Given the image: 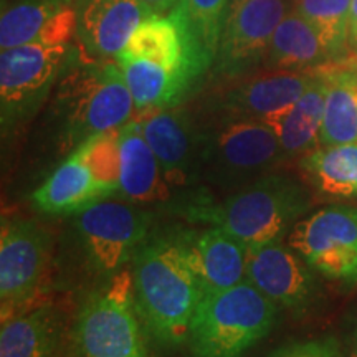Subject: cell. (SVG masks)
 <instances>
[{
    "label": "cell",
    "mask_w": 357,
    "mask_h": 357,
    "mask_svg": "<svg viewBox=\"0 0 357 357\" xmlns=\"http://www.w3.org/2000/svg\"><path fill=\"white\" fill-rule=\"evenodd\" d=\"M136 307L151 341L162 349L185 346L202 300L184 230L153 234L131 261Z\"/></svg>",
    "instance_id": "cell-1"
},
{
    "label": "cell",
    "mask_w": 357,
    "mask_h": 357,
    "mask_svg": "<svg viewBox=\"0 0 357 357\" xmlns=\"http://www.w3.org/2000/svg\"><path fill=\"white\" fill-rule=\"evenodd\" d=\"M60 147L73 153L89 137L119 129L134 118V101L119 63L84 55L75 45L52 93Z\"/></svg>",
    "instance_id": "cell-2"
},
{
    "label": "cell",
    "mask_w": 357,
    "mask_h": 357,
    "mask_svg": "<svg viewBox=\"0 0 357 357\" xmlns=\"http://www.w3.org/2000/svg\"><path fill=\"white\" fill-rule=\"evenodd\" d=\"M312 197L306 185L283 174L270 172L220 202L205 195L181 202L177 215L195 223L220 227L248 248L287 240L294 225L311 212Z\"/></svg>",
    "instance_id": "cell-3"
},
{
    "label": "cell",
    "mask_w": 357,
    "mask_h": 357,
    "mask_svg": "<svg viewBox=\"0 0 357 357\" xmlns=\"http://www.w3.org/2000/svg\"><path fill=\"white\" fill-rule=\"evenodd\" d=\"M280 310L248 280L204 296L187 334V357H243L275 328Z\"/></svg>",
    "instance_id": "cell-4"
},
{
    "label": "cell",
    "mask_w": 357,
    "mask_h": 357,
    "mask_svg": "<svg viewBox=\"0 0 357 357\" xmlns=\"http://www.w3.org/2000/svg\"><path fill=\"white\" fill-rule=\"evenodd\" d=\"M149 341L128 266L84 298L71 328L70 357H153Z\"/></svg>",
    "instance_id": "cell-5"
},
{
    "label": "cell",
    "mask_w": 357,
    "mask_h": 357,
    "mask_svg": "<svg viewBox=\"0 0 357 357\" xmlns=\"http://www.w3.org/2000/svg\"><path fill=\"white\" fill-rule=\"evenodd\" d=\"M284 158L273 129L258 119H213L204 124L199 182L230 192L273 172Z\"/></svg>",
    "instance_id": "cell-6"
},
{
    "label": "cell",
    "mask_w": 357,
    "mask_h": 357,
    "mask_svg": "<svg viewBox=\"0 0 357 357\" xmlns=\"http://www.w3.org/2000/svg\"><path fill=\"white\" fill-rule=\"evenodd\" d=\"M73 229L84 270L98 284L131 266L136 252L153 231L151 213L121 199L88 205L75 213Z\"/></svg>",
    "instance_id": "cell-7"
},
{
    "label": "cell",
    "mask_w": 357,
    "mask_h": 357,
    "mask_svg": "<svg viewBox=\"0 0 357 357\" xmlns=\"http://www.w3.org/2000/svg\"><path fill=\"white\" fill-rule=\"evenodd\" d=\"M71 43H26L0 55V123L3 136L29 123L52 96L68 63Z\"/></svg>",
    "instance_id": "cell-8"
},
{
    "label": "cell",
    "mask_w": 357,
    "mask_h": 357,
    "mask_svg": "<svg viewBox=\"0 0 357 357\" xmlns=\"http://www.w3.org/2000/svg\"><path fill=\"white\" fill-rule=\"evenodd\" d=\"M52 242L32 218H2L0 230V316L2 323L35 305L47 283Z\"/></svg>",
    "instance_id": "cell-9"
},
{
    "label": "cell",
    "mask_w": 357,
    "mask_h": 357,
    "mask_svg": "<svg viewBox=\"0 0 357 357\" xmlns=\"http://www.w3.org/2000/svg\"><path fill=\"white\" fill-rule=\"evenodd\" d=\"M287 242L319 276L357 288V205L329 204L310 212Z\"/></svg>",
    "instance_id": "cell-10"
},
{
    "label": "cell",
    "mask_w": 357,
    "mask_h": 357,
    "mask_svg": "<svg viewBox=\"0 0 357 357\" xmlns=\"http://www.w3.org/2000/svg\"><path fill=\"white\" fill-rule=\"evenodd\" d=\"M293 0H248L229 8L212 70L215 77L242 78L263 65L276 26Z\"/></svg>",
    "instance_id": "cell-11"
},
{
    "label": "cell",
    "mask_w": 357,
    "mask_h": 357,
    "mask_svg": "<svg viewBox=\"0 0 357 357\" xmlns=\"http://www.w3.org/2000/svg\"><path fill=\"white\" fill-rule=\"evenodd\" d=\"M134 119L158 158L167 185L187 189L197 184L204 123L182 105L137 113Z\"/></svg>",
    "instance_id": "cell-12"
},
{
    "label": "cell",
    "mask_w": 357,
    "mask_h": 357,
    "mask_svg": "<svg viewBox=\"0 0 357 357\" xmlns=\"http://www.w3.org/2000/svg\"><path fill=\"white\" fill-rule=\"evenodd\" d=\"M284 240L248 248L247 280L280 307L296 316L321 298L318 276Z\"/></svg>",
    "instance_id": "cell-13"
},
{
    "label": "cell",
    "mask_w": 357,
    "mask_h": 357,
    "mask_svg": "<svg viewBox=\"0 0 357 357\" xmlns=\"http://www.w3.org/2000/svg\"><path fill=\"white\" fill-rule=\"evenodd\" d=\"M316 78V70H265L231 84L212 98L213 119H263L291 106Z\"/></svg>",
    "instance_id": "cell-14"
},
{
    "label": "cell",
    "mask_w": 357,
    "mask_h": 357,
    "mask_svg": "<svg viewBox=\"0 0 357 357\" xmlns=\"http://www.w3.org/2000/svg\"><path fill=\"white\" fill-rule=\"evenodd\" d=\"M77 47L84 55L116 60L134 30L154 13L141 0H77Z\"/></svg>",
    "instance_id": "cell-15"
},
{
    "label": "cell",
    "mask_w": 357,
    "mask_h": 357,
    "mask_svg": "<svg viewBox=\"0 0 357 357\" xmlns=\"http://www.w3.org/2000/svg\"><path fill=\"white\" fill-rule=\"evenodd\" d=\"M77 38V8L66 0H19L2 10L0 48L26 43H71Z\"/></svg>",
    "instance_id": "cell-16"
},
{
    "label": "cell",
    "mask_w": 357,
    "mask_h": 357,
    "mask_svg": "<svg viewBox=\"0 0 357 357\" xmlns=\"http://www.w3.org/2000/svg\"><path fill=\"white\" fill-rule=\"evenodd\" d=\"M199 276L202 298L225 291L247 280L248 247L220 227L207 225L200 231L184 230Z\"/></svg>",
    "instance_id": "cell-17"
},
{
    "label": "cell",
    "mask_w": 357,
    "mask_h": 357,
    "mask_svg": "<svg viewBox=\"0 0 357 357\" xmlns=\"http://www.w3.org/2000/svg\"><path fill=\"white\" fill-rule=\"evenodd\" d=\"M121 174L118 197L134 205L166 202L169 185L160 171L159 160L147 144L136 119L119 128Z\"/></svg>",
    "instance_id": "cell-18"
},
{
    "label": "cell",
    "mask_w": 357,
    "mask_h": 357,
    "mask_svg": "<svg viewBox=\"0 0 357 357\" xmlns=\"http://www.w3.org/2000/svg\"><path fill=\"white\" fill-rule=\"evenodd\" d=\"M326 91L328 77L321 66L316 68L314 82L303 93L300 100L263 119V123L275 131L287 159L303 158L319 147Z\"/></svg>",
    "instance_id": "cell-19"
},
{
    "label": "cell",
    "mask_w": 357,
    "mask_h": 357,
    "mask_svg": "<svg viewBox=\"0 0 357 357\" xmlns=\"http://www.w3.org/2000/svg\"><path fill=\"white\" fill-rule=\"evenodd\" d=\"M63 337V314L42 301L2 323L0 357H53Z\"/></svg>",
    "instance_id": "cell-20"
},
{
    "label": "cell",
    "mask_w": 357,
    "mask_h": 357,
    "mask_svg": "<svg viewBox=\"0 0 357 357\" xmlns=\"http://www.w3.org/2000/svg\"><path fill=\"white\" fill-rule=\"evenodd\" d=\"M86 164L71 153L33 192L32 202L47 215H75L88 205L105 200Z\"/></svg>",
    "instance_id": "cell-21"
},
{
    "label": "cell",
    "mask_w": 357,
    "mask_h": 357,
    "mask_svg": "<svg viewBox=\"0 0 357 357\" xmlns=\"http://www.w3.org/2000/svg\"><path fill=\"white\" fill-rule=\"evenodd\" d=\"M334 63L328 50L307 24L306 19L294 8L276 26L268 45L263 66L265 70L307 71Z\"/></svg>",
    "instance_id": "cell-22"
},
{
    "label": "cell",
    "mask_w": 357,
    "mask_h": 357,
    "mask_svg": "<svg viewBox=\"0 0 357 357\" xmlns=\"http://www.w3.org/2000/svg\"><path fill=\"white\" fill-rule=\"evenodd\" d=\"M328 77L319 146L357 144V65L336 61L323 66Z\"/></svg>",
    "instance_id": "cell-23"
},
{
    "label": "cell",
    "mask_w": 357,
    "mask_h": 357,
    "mask_svg": "<svg viewBox=\"0 0 357 357\" xmlns=\"http://www.w3.org/2000/svg\"><path fill=\"white\" fill-rule=\"evenodd\" d=\"M300 167L319 194L357 200V144L319 146L300 158Z\"/></svg>",
    "instance_id": "cell-24"
},
{
    "label": "cell",
    "mask_w": 357,
    "mask_h": 357,
    "mask_svg": "<svg viewBox=\"0 0 357 357\" xmlns=\"http://www.w3.org/2000/svg\"><path fill=\"white\" fill-rule=\"evenodd\" d=\"M134 101V114L149 109L178 106L192 95L184 82L153 63L142 60H116Z\"/></svg>",
    "instance_id": "cell-25"
},
{
    "label": "cell",
    "mask_w": 357,
    "mask_h": 357,
    "mask_svg": "<svg viewBox=\"0 0 357 357\" xmlns=\"http://www.w3.org/2000/svg\"><path fill=\"white\" fill-rule=\"evenodd\" d=\"M351 0H293V8L316 30L331 60L342 61L349 53L347 22Z\"/></svg>",
    "instance_id": "cell-26"
},
{
    "label": "cell",
    "mask_w": 357,
    "mask_h": 357,
    "mask_svg": "<svg viewBox=\"0 0 357 357\" xmlns=\"http://www.w3.org/2000/svg\"><path fill=\"white\" fill-rule=\"evenodd\" d=\"M86 164L106 199H116L121 174V151H119V129L100 132L89 137L73 151Z\"/></svg>",
    "instance_id": "cell-27"
},
{
    "label": "cell",
    "mask_w": 357,
    "mask_h": 357,
    "mask_svg": "<svg viewBox=\"0 0 357 357\" xmlns=\"http://www.w3.org/2000/svg\"><path fill=\"white\" fill-rule=\"evenodd\" d=\"M230 0H181L171 12L184 24L204 50L215 60Z\"/></svg>",
    "instance_id": "cell-28"
},
{
    "label": "cell",
    "mask_w": 357,
    "mask_h": 357,
    "mask_svg": "<svg viewBox=\"0 0 357 357\" xmlns=\"http://www.w3.org/2000/svg\"><path fill=\"white\" fill-rule=\"evenodd\" d=\"M266 357H342V351L336 339L328 336L281 346Z\"/></svg>",
    "instance_id": "cell-29"
},
{
    "label": "cell",
    "mask_w": 357,
    "mask_h": 357,
    "mask_svg": "<svg viewBox=\"0 0 357 357\" xmlns=\"http://www.w3.org/2000/svg\"><path fill=\"white\" fill-rule=\"evenodd\" d=\"M347 42L351 50L357 52V0H351L349 22H347Z\"/></svg>",
    "instance_id": "cell-30"
},
{
    "label": "cell",
    "mask_w": 357,
    "mask_h": 357,
    "mask_svg": "<svg viewBox=\"0 0 357 357\" xmlns=\"http://www.w3.org/2000/svg\"><path fill=\"white\" fill-rule=\"evenodd\" d=\"M154 15H169L181 0H141Z\"/></svg>",
    "instance_id": "cell-31"
},
{
    "label": "cell",
    "mask_w": 357,
    "mask_h": 357,
    "mask_svg": "<svg viewBox=\"0 0 357 357\" xmlns=\"http://www.w3.org/2000/svg\"><path fill=\"white\" fill-rule=\"evenodd\" d=\"M347 357H357V323L352 329L351 339H349V351H347Z\"/></svg>",
    "instance_id": "cell-32"
},
{
    "label": "cell",
    "mask_w": 357,
    "mask_h": 357,
    "mask_svg": "<svg viewBox=\"0 0 357 357\" xmlns=\"http://www.w3.org/2000/svg\"><path fill=\"white\" fill-rule=\"evenodd\" d=\"M243 2H248V0H230V7L238 6V3H243Z\"/></svg>",
    "instance_id": "cell-33"
},
{
    "label": "cell",
    "mask_w": 357,
    "mask_h": 357,
    "mask_svg": "<svg viewBox=\"0 0 357 357\" xmlns=\"http://www.w3.org/2000/svg\"><path fill=\"white\" fill-rule=\"evenodd\" d=\"M53 357H56V356H53Z\"/></svg>",
    "instance_id": "cell-34"
}]
</instances>
